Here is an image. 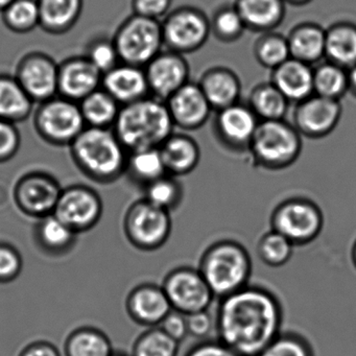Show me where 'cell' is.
Returning <instances> with one entry per match:
<instances>
[{"mask_svg":"<svg viewBox=\"0 0 356 356\" xmlns=\"http://www.w3.org/2000/svg\"><path fill=\"white\" fill-rule=\"evenodd\" d=\"M297 1H302V0H297Z\"/></svg>","mask_w":356,"mask_h":356,"instance_id":"55","label":"cell"},{"mask_svg":"<svg viewBox=\"0 0 356 356\" xmlns=\"http://www.w3.org/2000/svg\"><path fill=\"white\" fill-rule=\"evenodd\" d=\"M127 236L143 251H154L165 245L172 233L170 212L143 199L129 209L124 220Z\"/></svg>","mask_w":356,"mask_h":356,"instance_id":"9","label":"cell"},{"mask_svg":"<svg viewBox=\"0 0 356 356\" xmlns=\"http://www.w3.org/2000/svg\"><path fill=\"white\" fill-rule=\"evenodd\" d=\"M214 24L218 34L231 38L241 32L245 22L237 10H225L216 16Z\"/></svg>","mask_w":356,"mask_h":356,"instance_id":"45","label":"cell"},{"mask_svg":"<svg viewBox=\"0 0 356 356\" xmlns=\"http://www.w3.org/2000/svg\"><path fill=\"white\" fill-rule=\"evenodd\" d=\"M76 233L54 213L42 218L38 226L41 245L51 252L66 251L74 243Z\"/></svg>","mask_w":356,"mask_h":356,"instance_id":"36","label":"cell"},{"mask_svg":"<svg viewBox=\"0 0 356 356\" xmlns=\"http://www.w3.org/2000/svg\"><path fill=\"white\" fill-rule=\"evenodd\" d=\"M145 188V199L160 209L170 212L177 209L184 197V188L177 177L165 175L149 183Z\"/></svg>","mask_w":356,"mask_h":356,"instance_id":"33","label":"cell"},{"mask_svg":"<svg viewBox=\"0 0 356 356\" xmlns=\"http://www.w3.org/2000/svg\"><path fill=\"white\" fill-rule=\"evenodd\" d=\"M87 58L103 74L118 66V61L120 60L115 45L108 41H99L93 44Z\"/></svg>","mask_w":356,"mask_h":356,"instance_id":"42","label":"cell"},{"mask_svg":"<svg viewBox=\"0 0 356 356\" xmlns=\"http://www.w3.org/2000/svg\"><path fill=\"white\" fill-rule=\"evenodd\" d=\"M258 124L251 110L243 106L225 108L218 118V129L225 145L232 149H249Z\"/></svg>","mask_w":356,"mask_h":356,"instance_id":"20","label":"cell"},{"mask_svg":"<svg viewBox=\"0 0 356 356\" xmlns=\"http://www.w3.org/2000/svg\"><path fill=\"white\" fill-rule=\"evenodd\" d=\"M174 120L159 99H139L124 105L114 124V133L127 151L159 149L172 136Z\"/></svg>","mask_w":356,"mask_h":356,"instance_id":"2","label":"cell"},{"mask_svg":"<svg viewBox=\"0 0 356 356\" xmlns=\"http://www.w3.org/2000/svg\"><path fill=\"white\" fill-rule=\"evenodd\" d=\"M19 145V133L13 122L0 120V162L13 157Z\"/></svg>","mask_w":356,"mask_h":356,"instance_id":"43","label":"cell"},{"mask_svg":"<svg viewBox=\"0 0 356 356\" xmlns=\"http://www.w3.org/2000/svg\"><path fill=\"white\" fill-rule=\"evenodd\" d=\"M127 170L133 179L145 186L168 175L159 149L132 152L127 162Z\"/></svg>","mask_w":356,"mask_h":356,"instance_id":"28","label":"cell"},{"mask_svg":"<svg viewBox=\"0 0 356 356\" xmlns=\"http://www.w3.org/2000/svg\"><path fill=\"white\" fill-rule=\"evenodd\" d=\"M210 107L201 87L185 84L170 97L168 110L174 124L185 129H195L206 122Z\"/></svg>","mask_w":356,"mask_h":356,"instance_id":"19","label":"cell"},{"mask_svg":"<svg viewBox=\"0 0 356 356\" xmlns=\"http://www.w3.org/2000/svg\"><path fill=\"white\" fill-rule=\"evenodd\" d=\"M161 286L172 309L185 316L208 310L216 297L200 270L191 266L170 270Z\"/></svg>","mask_w":356,"mask_h":356,"instance_id":"10","label":"cell"},{"mask_svg":"<svg viewBox=\"0 0 356 356\" xmlns=\"http://www.w3.org/2000/svg\"><path fill=\"white\" fill-rule=\"evenodd\" d=\"M34 102L16 78L0 76V120L22 122L32 113Z\"/></svg>","mask_w":356,"mask_h":356,"instance_id":"24","label":"cell"},{"mask_svg":"<svg viewBox=\"0 0 356 356\" xmlns=\"http://www.w3.org/2000/svg\"><path fill=\"white\" fill-rule=\"evenodd\" d=\"M295 245L280 233L272 230L264 233L257 243L258 257L270 268H280L291 260Z\"/></svg>","mask_w":356,"mask_h":356,"instance_id":"35","label":"cell"},{"mask_svg":"<svg viewBox=\"0 0 356 356\" xmlns=\"http://www.w3.org/2000/svg\"><path fill=\"white\" fill-rule=\"evenodd\" d=\"M35 124L40 136L54 145H72L86 128L80 105L65 97L44 102L35 114Z\"/></svg>","mask_w":356,"mask_h":356,"instance_id":"8","label":"cell"},{"mask_svg":"<svg viewBox=\"0 0 356 356\" xmlns=\"http://www.w3.org/2000/svg\"><path fill=\"white\" fill-rule=\"evenodd\" d=\"M327 54L333 64L349 67L356 64V26L341 24L331 29L326 34Z\"/></svg>","mask_w":356,"mask_h":356,"instance_id":"27","label":"cell"},{"mask_svg":"<svg viewBox=\"0 0 356 356\" xmlns=\"http://www.w3.org/2000/svg\"><path fill=\"white\" fill-rule=\"evenodd\" d=\"M112 353L108 337L95 329H79L65 343L66 356H110Z\"/></svg>","mask_w":356,"mask_h":356,"instance_id":"31","label":"cell"},{"mask_svg":"<svg viewBox=\"0 0 356 356\" xmlns=\"http://www.w3.org/2000/svg\"><path fill=\"white\" fill-rule=\"evenodd\" d=\"M252 102L256 113L266 120H281L286 112V97L274 85L258 89Z\"/></svg>","mask_w":356,"mask_h":356,"instance_id":"40","label":"cell"},{"mask_svg":"<svg viewBox=\"0 0 356 356\" xmlns=\"http://www.w3.org/2000/svg\"><path fill=\"white\" fill-rule=\"evenodd\" d=\"M280 300L266 287L249 285L220 298L214 321L218 339L241 356H257L282 331Z\"/></svg>","mask_w":356,"mask_h":356,"instance_id":"1","label":"cell"},{"mask_svg":"<svg viewBox=\"0 0 356 356\" xmlns=\"http://www.w3.org/2000/svg\"><path fill=\"white\" fill-rule=\"evenodd\" d=\"M61 193L59 185L51 177L28 175L16 187V202L26 213L44 218L54 213Z\"/></svg>","mask_w":356,"mask_h":356,"instance_id":"13","label":"cell"},{"mask_svg":"<svg viewBox=\"0 0 356 356\" xmlns=\"http://www.w3.org/2000/svg\"><path fill=\"white\" fill-rule=\"evenodd\" d=\"M110 356H129L124 353H112Z\"/></svg>","mask_w":356,"mask_h":356,"instance_id":"54","label":"cell"},{"mask_svg":"<svg viewBox=\"0 0 356 356\" xmlns=\"http://www.w3.org/2000/svg\"><path fill=\"white\" fill-rule=\"evenodd\" d=\"M19 356H61L59 351L49 343H34L26 348Z\"/></svg>","mask_w":356,"mask_h":356,"instance_id":"50","label":"cell"},{"mask_svg":"<svg viewBox=\"0 0 356 356\" xmlns=\"http://www.w3.org/2000/svg\"><path fill=\"white\" fill-rule=\"evenodd\" d=\"M159 327L179 343L188 335L186 316L174 309L162 321Z\"/></svg>","mask_w":356,"mask_h":356,"instance_id":"47","label":"cell"},{"mask_svg":"<svg viewBox=\"0 0 356 356\" xmlns=\"http://www.w3.org/2000/svg\"><path fill=\"white\" fill-rule=\"evenodd\" d=\"M102 85L104 90L124 106L145 99L149 89L145 72L140 67L126 63L103 74Z\"/></svg>","mask_w":356,"mask_h":356,"instance_id":"17","label":"cell"},{"mask_svg":"<svg viewBox=\"0 0 356 356\" xmlns=\"http://www.w3.org/2000/svg\"><path fill=\"white\" fill-rule=\"evenodd\" d=\"M184 356H241L218 341H202L191 346Z\"/></svg>","mask_w":356,"mask_h":356,"instance_id":"46","label":"cell"},{"mask_svg":"<svg viewBox=\"0 0 356 356\" xmlns=\"http://www.w3.org/2000/svg\"><path fill=\"white\" fill-rule=\"evenodd\" d=\"M351 259L352 264H353V266H355L356 268V239L355 241H354L353 245H352Z\"/></svg>","mask_w":356,"mask_h":356,"instance_id":"53","label":"cell"},{"mask_svg":"<svg viewBox=\"0 0 356 356\" xmlns=\"http://www.w3.org/2000/svg\"><path fill=\"white\" fill-rule=\"evenodd\" d=\"M348 87V74L337 64L323 65L314 74V89L320 97L337 99Z\"/></svg>","mask_w":356,"mask_h":356,"instance_id":"37","label":"cell"},{"mask_svg":"<svg viewBox=\"0 0 356 356\" xmlns=\"http://www.w3.org/2000/svg\"><path fill=\"white\" fill-rule=\"evenodd\" d=\"M40 24L51 33H63L76 24L83 0H38Z\"/></svg>","mask_w":356,"mask_h":356,"instance_id":"25","label":"cell"},{"mask_svg":"<svg viewBox=\"0 0 356 356\" xmlns=\"http://www.w3.org/2000/svg\"><path fill=\"white\" fill-rule=\"evenodd\" d=\"M257 356H316L310 341L297 332H281Z\"/></svg>","mask_w":356,"mask_h":356,"instance_id":"39","label":"cell"},{"mask_svg":"<svg viewBox=\"0 0 356 356\" xmlns=\"http://www.w3.org/2000/svg\"><path fill=\"white\" fill-rule=\"evenodd\" d=\"M127 305L133 320L151 327L159 326L172 310L163 287L151 283L133 289Z\"/></svg>","mask_w":356,"mask_h":356,"instance_id":"15","label":"cell"},{"mask_svg":"<svg viewBox=\"0 0 356 356\" xmlns=\"http://www.w3.org/2000/svg\"><path fill=\"white\" fill-rule=\"evenodd\" d=\"M103 74L88 58H74L59 66L58 92L62 97L81 102L99 89Z\"/></svg>","mask_w":356,"mask_h":356,"instance_id":"14","label":"cell"},{"mask_svg":"<svg viewBox=\"0 0 356 356\" xmlns=\"http://www.w3.org/2000/svg\"><path fill=\"white\" fill-rule=\"evenodd\" d=\"M254 163L268 170H280L295 163L302 143L297 131L281 120L258 124L249 147Z\"/></svg>","mask_w":356,"mask_h":356,"instance_id":"5","label":"cell"},{"mask_svg":"<svg viewBox=\"0 0 356 356\" xmlns=\"http://www.w3.org/2000/svg\"><path fill=\"white\" fill-rule=\"evenodd\" d=\"M162 41L163 32L155 19L135 15L122 24L113 43L124 63L140 67L157 57Z\"/></svg>","mask_w":356,"mask_h":356,"instance_id":"7","label":"cell"},{"mask_svg":"<svg viewBox=\"0 0 356 356\" xmlns=\"http://www.w3.org/2000/svg\"><path fill=\"white\" fill-rule=\"evenodd\" d=\"M210 106L225 108L234 105L239 93V85L230 72H210L205 76L201 86Z\"/></svg>","mask_w":356,"mask_h":356,"instance_id":"29","label":"cell"},{"mask_svg":"<svg viewBox=\"0 0 356 356\" xmlns=\"http://www.w3.org/2000/svg\"><path fill=\"white\" fill-rule=\"evenodd\" d=\"M170 0H134L136 15L155 19L163 15L170 8Z\"/></svg>","mask_w":356,"mask_h":356,"instance_id":"49","label":"cell"},{"mask_svg":"<svg viewBox=\"0 0 356 356\" xmlns=\"http://www.w3.org/2000/svg\"><path fill=\"white\" fill-rule=\"evenodd\" d=\"M186 322L188 334L197 339H204L207 337L212 327L214 326L213 320L207 310L188 314L186 316Z\"/></svg>","mask_w":356,"mask_h":356,"instance_id":"48","label":"cell"},{"mask_svg":"<svg viewBox=\"0 0 356 356\" xmlns=\"http://www.w3.org/2000/svg\"><path fill=\"white\" fill-rule=\"evenodd\" d=\"M15 0H0V11H5Z\"/></svg>","mask_w":356,"mask_h":356,"instance_id":"52","label":"cell"},{"mask_svg":"<svg viewBox=\"0 0 356 356\" xmlns=\"http://www.w3.org/2000/svg\"><path fill=\"white\" fill-rule=\"evenodd\" d=\"M289 47L293 59L304 63L316 61L325 54L326 34L314 26H304L293 33Z\"/></svg>","mask_w":356,"mask_h":356,"instance_id":"30","label":"cell"},{"mask_svg":"<svg viewBox=\"0 0 356 356\" xmlns=\"http://www.w3.org/2000/svg\"><path fill=\"white\" fill-rule=\"evenodd\" d=\"M126 151L107 128H85L72 143L74 159L83 172L103 182L114 180L126 170Z\"/></svg>","mask_w":356,"mask_h":356,"instance_id":"4","label":"cell"},{"mask_svg":"<svg viewBox=\"0 0 356 356\" xmlns=\"http://www.w3.org/2000/svg\"><path fill=\"white\" fill-rule=\"evenodd\" d=\"M163 40L178 51H191L205 41L208 26L205 19L199 14L183 11L172 15L166 22Z\"/></svg>","mask_w":356,"mask_h":356,"instance_id":"21","label":"cell"},{"mask_svg":"<svg viewBox=\"0 0 356 356\" xmlns=\"http://www.w3.org/2000/svg\"><path fill=\"white\" fill-rule=\"evenodd\" d=\"M6 24L14 32L24 33L40 24L38 1L15 0L3 11Z\"/></svg>","mask_w":356,"mask_h":356,"instance_id":"38","label":"cell"},{"mask_svg":"<svg viewBox=\"0 0 356 356\" xmlns=\"http://www.w3.org/2000/svg\"><path fill=\"white\" fill-rule=\"evenodd\" d=\"M85 122L93 128H107L115 124L120 104L104 89H97L80 104Z\"/></svg>","mask_w":356,"mask_h":356,"instance_id":"26","label":"cell"},{"mask_svg":"<svg viewBox=\"0 0 356 356\" xmlns=\"http://www.w3.org/2000/svg\"><path fill=\"white\" fill-rule=\"evenodd\" d=\"M179 345L159 326L151 327L139 335L131 356H178Z\"/></svg>","mask_w":356,"mask_h":356,"instance_id":"34","label":"cell"},{"mask_svg":"<svg viewBox=\"0 0 356 356\" xmlns=\"http://www.w3.org/2000/svg\"><path fill=\"white\" fill-rule=\"evenodd\" d=\"M54 214L74 232H80L99 222L102 202L95 191L86 187H70L62 191Z\"/></svg>","mask_w":356,"mask_h":356,"instance_id":"11","label":"cell"},{"mask_svg":"<svg viewBox=\"0 0 356 356\" xmlns=\"http://www.w3.org/2000/svg\"><path fill=\"white\" fill-rule=\"evenodd\" d=\"M159 149L168 174L174 177L191 174L201 158V152L195 141L182 135H172Z\"/></svg>","mask_w":356,"mask_h":356,"instance_id":"23","label":"cell"},{"mask_svg":"<svg viewBox=\"0 0 356 356\" xmlns=\"http://www.w3.org/2000/svg\"><path fill=\"white\" fill-rule=\"evenodd\" d=\"M16 80L33 102L44 103L58 93L59 66L41 54L26 56L18 66Z\"/></svg>","mask_w":356,"mask_h":356,"instance_id":"12","label":"cell"},{"mask_svg":"<svg viewBox=\"0 0 356 356\" xmlns=\"http://www.w3.org/2000/svg\"><path fill=\"white\" fill-rule=\"evenodd\" d=\"M236 10L245 24L258 29L275 26L282 16L280 0H239Z\"/></svg>","mask_w":356,"mask_h":356,"instance_id":"32","label":"cell"},{"mask_svg":"<svg viewBox=\"0 0 356 356\" xmlns=\"http://www.w3.org/2000/svg\"><path fill=\"white\" fill-rule=\"evenodd\" d=\"M274 86L287 101H305L314 90V72L307 63L289 59L276 68Z\"/></svg>","mask_w":356,"mask_h":356,"instance_id":"22","label":"cell"},{"mask_svg":"<svg viewBox=\"0 0 356 356\" xmlns=\"http://www.w3.org/2000/svg\"><path fill=\"white\" fill-rule=\"evenodd\" d=\"M324 216L318 204L306 197L284 200L270 216V228L286 237L293 245L314 241L322 232Z\"/></svg>","mask_w":356,"mask_h":356,"instance_id":"6","label":"cell"},{"mask_svg":"<svg viewBox=\"0 0 356 356\" xmlns=\"http://www.w3.org/2000/svg\"><path fill=\"white\" fill-rule=\"evenodd\" d=\"M149 88L158 99H170L186 84L187 67L175 55H158L147 64L145 72Z\"/></svg>","mask_w":356,"mask_h":356,"instance_id":"18","label":"cell"},{"mask_svg":"<svg viewBox=\"0 0 356 356\" xmlns=\"http://www.w3.org/2000/svg\"><path fill=\"white\" fill-rule=\"evenodd\" d=\"M341 106L337 99L318 97L303 101L296 115L298 128L309 137H322L337 126Z\"/></svg>","mask_w":356,"mask_h":356,"instance_id":"16","label":"cell"},{"mask_svg":"<svg viewBox=\"0 0 356 356\" xmlns=\"http://www.w3.org/2000/svg\"><path fill=\"white\" fill-rule=\"evenodd\" d=\"M19 254L9 245H0V281L13 280L22 270Z\"/></svg>","mask_w":356,"mask_h":356,"instance_id":"44","label":"cell"},{"mask_svg":"<svg viewBox=\"0 0 356 356\" xmlns=\"http://www.w3.org/2000/svg\"><path fill=\"white\" fill-rule=\"evenodd\" d=\"M258 58L264 65L277 68L289 60V42L279 37H268L259 43Z\"/></svg>","mask_w":356,"mask_h":356,"instance_id":"41","label":"cell"},{"mask_svg":"<svg viewBox=\"0 0 356 356\" xmlns=\"http://www.w3.org/2000/svg\"><path fill=\"white\" fill-rule=\"evenodd\" d=\"M252 268L251 256L245 245L222 239L202 254L197 270L214 296L224 298L249 284Z\"/></svg>","mask_w":356,"mask_h":356,"instance_id":"3","label":"cell"},{"mask_svg":"<svg viewBox=\"0 0 356 356\" xmlns=\"http://www.w3.org/2000/svg\"><path fill=\"white\" fill-rule=\"evenodd\" d=\"M348 81H349V87L356 95V64L350 68L349 74H348Z\"/></svg>","mask_w":356,"mask_h":356,"instance_id":"51","label":"cell"}]
</instances>
